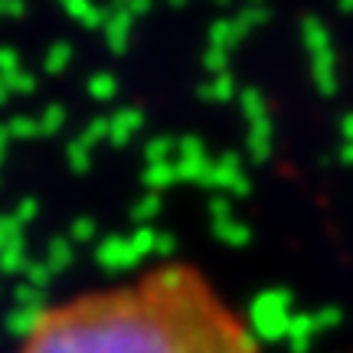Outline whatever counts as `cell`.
Wrapping results in <instances>:
<instances>
[{"mask_svg":"<svg viewBox=\"0 0 353 353\" xmlns=\"http://www.w3.org/2000/svg\"><path fill=\"white\" fill-rule=\"evenodd\" d=\"M17 353H262V343L203 268L170 259L46 304Z\"/></svg>","mask_w":353,"mask_h":353,"instance_id":"1","label":"cell"}]
</instances>
